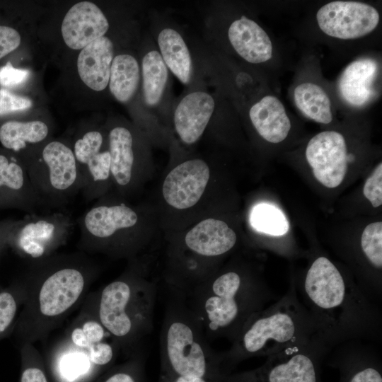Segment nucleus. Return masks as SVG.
<instances>
[{
	"mask_svg": "<svg viewBox=\"0 0 382 382\" xmlns=\"http://www.w3.org/2000/svg\"><path fill=\"white\" fill-rule=\"evenodd\" d=\"M104 145L103 133L88 129L71 147L82 179L81 194L88 202L104 196L112 183L110 154Z\"/></svg>",
	"mask_w": 382,
	"mask_h": 382,
	"instance_id": "12",
	"label": "nucleus"
},
{
	"mask_svg": "<svg viewBox=\"0 0 382 382\" xmlns=\"http://www.w3.org/2000/svg\"><path fill=\"white\" fill-rule=\"evenodd\" d=\"M114 46L108 37H99L82 50L77 58L81 80L91 90L101 91L108 86Z\"/></svg>",
	"mask_w": 382,
	"mask_h": 382,
	"instance_id": "21",
	"label": "nucleus"
},
{
	"mask_svg": "<svg viewBox=\"0 0 382 382\" xmlns=\"http://www.w3.org/2000/svg\"><path fill=\"white\" fill-rule=\"evenodd\" d=\"M340 382H382L381 366L374 354L366 349L349 347L335 360Z\"/></svg>",
	"mask_w": 382,
	"mask_h": 382,
	"instance_id": "26",
	"label": "nucleus"
},
{
	"mask_svg": "<svg viewBox=\"0 0 382 382\" xmlns=\"http://www.w3.org/2000/svg\"><path fill=\"white\" fill-rule=\"evenodd\" d=\"M139 223L134 208L103 196L76 219L80 232L77 248L88 255L132 256L137 249L136 238L132 233H135Z\"/></svg>",
	"mask_w": 382,
	"mask_h": 382,
	"instance_id": "8",
	"label": "nucleus"
},
{
	"mask_svg": "<svg viewBox=\"0 0 382 382\" xmlns=\"http://www.w3.org/2000/svg\"><path fill=\"white\" fill-rule=\"evenodd\" d=\"M158 45L167 68L183 83H189L192 71V58L181 35L173 28H164L158 35Z\"/></svg>",
	"mask_w": 382,
	"mask_h": 382,
	"instance_id": "27",
	"label": "nucleus"
},
{
	"mask_svg": "<svg viewBox=\"0 0 382 382\" xmlns=\"http://www.w3.org/2000/svg\"><path fill=\"white\" fill-rule=\"evenodd\" d=\"M300 295L317 335L330 348L353 339L381 338L380 310L328 257L313 259Z\"/></svg>",
	"mask_w": 382,
	"mask_h": 382,
	"instance_id": "2",
	"label": "nucleus"
},
{
	"mask_svg": "<svg viewBox=\"0 0 382 382\" xmlns=\"http://www.w3.org/2000/svg\"><path fill=\"white\" fill-rule=\"evenodd\" d=\"M330 349L316 337L267 357L257 368L231 373L224 382H320V363Z\"/></svg>",
	"mask_w": 382,
	"mask_h": 382,
	"instance_id": "10",
	"label": "nucleus"
},
{
	"mask_svg": "<svg viewBox=\"0 0 382 382\" xmlns=\"http://www.w3.org/2000/svg\"><path fill=\"white\" fill-rule=\"evenodd\" d=\"M316 337H319L313 322L292 282L282 297L247 320L231 348L221 353L223 366L230 374L246 359L267 357Z\"/></svg>",
	"mask_w": 382,
	"mask_h": 382,
	"instance_id": "4",
	"label": "nucleus"
},
{
	"mask_svg": "<svg viewBox=\"0 0 382 382\" xmlns=\"http://www.w3.org/2000/svg\"><path fill=\"white\" fill-rule=\"evenodd\" d=\"M378 66L371 59H357L350 63L342 73L338 89L348 104L361 107L367 103L374 94V82Z\"/></svg>",
	"mask_w": 382,
	"mask_h": 382,
	"instance_id": "24",
	"label": "nucleus"
},
{
	"mask_svg": "<svg viewBox=\"0 0 382 382\" xmlns=\"http://www.w3.org/2000/svg\"><path fill=\"white\" fill-rule=\"evenodd\" d=\"M213 97L204 91L186 95L174 112V125L180 139L187 144L195 143L204 133L214 112Z\"/></svg>",
	"mask_w": 382,
	"mask_h": 382,
	"instance_id": "18",
	"label": "nucleus"
},
{
	"mask_svg": "<svg viewBox=\"0 0 382 382\" xmlns=\"http://www.w3.org/2000/svg\"><path fill=\"white\" fill-rule=\"evenodd\" d=\"M161 374L222 380L225 371L221 354L208 345L201 326L183 302L170 304L160 337Z\"/></svg>",
	"mask_w": 382,
	"mask_h": 382,
	"instance_id": "7",
	"label": "nucleus"
},
{
	"mask_svg": "<svg viewBox=\"0 0 382 382\" xmlns=\"http://www.w3.org/2000/svg\"><path fill=\"white\" fill-rule=\"evenodd\" d=\"M98 273L93 259L80 250L30 260L21 277L24 303L11 333L18 345L46 340L83 302Z\"/></svg>",
	"mask_w": 382,
	"mask_h": 382,
	"instance_id": "1",
	"label": "nucleus"
},
{
	"mask_svg": "<svg viewBox=\"0 0 382 382\" xmlns=\"http://www.w3.org/2000/svg\"><path fill=\"white\" fill-rule=\"evenodd\" d=\"M79 314L44 358L52 382H96L115 364L120 349L87 295Z\"/></svg>",
	"mask_w": 382,
	"mask_h": 382,
	"instance_id": "5",
	"label": "nucleus"
},
{
	"mask_svg": "<svg viewBox=\"0 0 382 382\" xmlns=\"http://www.w3.org/2000/svg\"><path fill=\"white\" fill-rule=\"evenodd\" d=\"M347 149L343 135L335 131L313 137L306 149V158L315 178L328 188L342 184L347 170Z\"/></svg>",
	"mask_w": 382,
	"mask_h": 382,
	"instance_id": "14",
	"label": "nucleus"
},
{
	"mask_svg": "<svg viewBox=\"0 0 382 382\" xmlns=\"http://www.w3.org/2000/svg\"><path fill=\"white\" fill-rule=\"evenodd\" d=\"M21 43V36L14 28L0 24V59L16 50Z\"/></svg>",
	"mask_w": 382,
	"mask_h": 382,
	"instance_id": "39",
	"label": "nucleus"
},
{
	"mask_svg": "<svg viewBox=\"0 0 382 382\" xmlns=\"http://www.w3.org/2000/svg\"><path fill=\"white\" fill-rule=\"evenodd\" d=\"M144 100L153 107L161 100L168 79V70L159 52L151 50L141 62Z\"/></svg>",
	"mask_w": 382,
	"mask_h": 382,
	"instance_id": "29",
	"label": "nucleus"
},
{
	"mask_svg": "<svg viewBox=\"0 0 382 382\" xmlns=\"http://www.w3.org/2000/svg\"><path fill=\"white\" fill-rule=\"evenodd\" d=\"M250 221L257 231L273 236H282L289 230V223L284 214L269 204L255 206L250 214Z\"/></svg>",
	"mask_w": 382,
	"mask_h": 382,
	"instance_id": "32",
	"label": "nucleus"
},
{
	"mask_svg": "<svg viewBox=\"0 0 382 382\" xmlns=\"http://www.w3.org/2000/svg\"><path fill=\"white\" fill-rule=\"evenodd\" d=\"M17 221L12 219L0 221V253L5 248L9 247L11 233Z\"/></svg>",
	"mask_w": 382,
	"mask_h": 382,
	"instance_id": "40",
	"label": "nucleus"
},
{
	"mask_svg": "<svg viewBox=\"0 0 382 382\" xmlns=\"http://www.w3.org/2000/svg\"><path fill=\"white\" fill-rule=\"evenodd\" d=\"M96 316L127 357L140 352L151 332L156 289L154 284L129 270L89 294Z\"/></svg>",
	"mask_w": 382,
	"mask_h": 382,
	"instance_id": "6",
	"label": "nucleus"
},
{
	"mask_svg": "<svg viewBox=\"0 0 382 382\" xmlns=\"http://www.w3.org/2000/svg\"><path fill=\"white\" fill-rule=\"evenodd\" d=\"M224 379L212 380L194 376H170L160 374L158 382H224Z\"/></svg>",
	"mask_w": 382,
	"mask_h": 382,
	"instance_id": "41",
	"label": "nucleus"
},
{
	"mask_svg": "<svg viewBox=\"0 0 382 382\" xmlns=\"http://www.w3.org/2000/svg\"><path fill=\"white\" fill-rule=\"evenodd\" d=\"M30 75L29 70L17 68L7 62L0 66V88L13 91L25 83Z\"/></svg>",
	"mask_w": 382,
	"mask_h": 382,
	"instance_id": "37",
	"label": "nucleus"
},
{
	"mask_svg": "<svg viewBox=\"0 0 382 382\" xmlns=\"http://www.w3.org/2000/svg\"><path fill=\"white\" fill-rule=\"evenodd\" d=\"M49 134L48 125L41 120H7L0 124L2 148L16 154L24 164L47 141Z\"/></svg>",
	"mask_w": 382,
	"mask_h": 382,
	"instance_id": "20",
	"label": "nucleus"
},
{
	"mask_svg": "<svg viewBox=\"0 0 382 382\" xmlns=\"http://www.w3.org/2000/svg\"><path fill=\"white\" fill-rule=\"evenodd\" d=\"M25 296L22 278L0 291V340L12 333Z\"/></svg>",
	"mask_w": 382,
	"mask_h": 382,
	"instance_id": "31",
	"label": "nucleus"
},
{
	"mask_svg": "<svg viewBox=\"0 0 382 382\" xmlns=\"http://www.w3.org/2000/svg\"><path fill=\"white\" fill-rule=\"evenodd\" d=\"M294 98L297 108L307 117L322 124L332 122L330 100L320 86L310 82L301 83L294 89Z\"/></svg>",
	"mask_w": 382,
	"mask_h": 382,
	"instance_id": "30",
	"label": "nucleus"
},
{
	"mask_svg": "<svg viewBox=\"0 0 382 382\" xmlns=\"http://www.w3.org/2000/svg\"><path fill=\"white\" fill-rule=\"evenodd\" d=\"M33 106L32 100L13 91L0 88V118L23 112Z\"/></svg>",
	"mask_w": 382,
	"mask_h": 382,
	"instance_id": "36",
	"label": "nucleus"
},
{
	"mask_svg": "<svg viewBox=\"0 0 382 382\" xmlns=\"http://www.w3.org/2000/svg\"><path fill=\"white\" fill-rule=\"evenodd\" d=\"M74 226L72 217L64 211L28 214L17 221L9 247L30 260L45 258L66 243Z\"/></svg>",
	"mask_w": 382,
	"mask_h": 382,
	"instance_id": "11",
	"label": "nucleus"
},
{
	"mask_svg": "<svg viewBox=\"0 0 382 382\" xmlns=\"http://www.w3.org/2000/svg\"><path fill=\"white\" fill-rule=\"evenodd\" d=\"M42 207L44 204L24 163L16 154L0 149V209H18L30 214Z\"/></svg>",
	"mask_w": 382,
	"mask_h": 382,
	"instance_id": "15",
	"label": "nucleus"
},
{
	"mask_svg": "<svg viewBox=\"0 0 382 382\" xmlns=\"http://www.w3.org/2000/svg\"><path fill=\"white\" fill-rule=\"evenodd\" d=\"M190 309L207 338L231 342L247 320L274 298L260 280L235 269L203 281L188 294Z\"/></svg>",
	"mask_w": 382,
	"mask_h": 382,
	"instance_id": "3",
	"label": "nucleus"
},
{
	"mask_svg": "<svg viewBox=\"0 0 382 382\" xmlns=\"http://www.w3.org/2000/svg\"><path fill=\"white\" fill-rule=\"evenodd\" d=\"M19 347L21 374L18 382H52L44 358L35 344L24 343Z\"/></svg>",
	"mask_w": 382,
	"mask_h": 382,
	"instance_id": "33",
	"label": "nucleus"
},
{
	"mask_svg": "<svg viewBox=\"0 0 382 382\" xmlns=\"http://www.w3.org/2000/svg\"><path fill=\"white\" fill-rule=\"evenodd\" d=\"M228 37L235 51L250 63H263L272 57V45L267 33L245 16L230 25Z\"/></svg>",
	"mask_w": 382,
	"mask_h": 382,
	"instance_id": "22",
	"label": "nucleus"
},
{
	"mask_svg": "<svg viewBox=\"0 0 382 382\" xmlns=\"http://www.w3.org/2000/svg\"><path fill=\"white\" fill-rule=\"evenodd\" d=\"M108 29V21L96 4L80 1L65 14L61 33L64 42L69 48L81 50L95 40L105 36Z\"/></svg>",
	"mask_w": 382,
	"mask_h": 382,
	"instance_id": "17",
	"label": "nucleus"
},
{
	"mask_svg": "<svg viewBox=\"0 0 382 382\" xmlns=\"http://www.w3.org/2000/svg\"><path fill=\"white\" fill-rule=\"evenodd\" d=\"M209 177V167L204 160L184 161L167 174L162 186L163 197L174 209L192 207L204 194Z\"/></svg>",
	"mask_w": 382,
	"mask_h": 382,
	"instance_id": "16",
	"label": "nucleus"
},
{
	"mask_svg": "<svg viewBox=\"0 0 382 382\" xmlns=\"http://www.w3.org/2000/svg\"><path fill=\"white\" fill-rule=\"evenodd\" d=\"M364 197L374 207L382 204V163H380L368 177L363 187Z\"/></svg>",
	"mask_w": 382,
	"mask_h": 382,
	"instance_id": "38",
	"label": "nucleus"
},
{
	"mask_svg": "<svg viewBox=\"0 0 382 382\" xmlns=\"http://www.w3.org/2000/svg\"><path fill=\"white\" fill-rule=\"evenodd\" d=\"M237 242L236 232L219 219L209 218L193 226L185 236V244L194 254L214 258L231 251Z\"/></svg>",
	"mask_w": 382,
	"mask_h": 382,
	"instance_id": "19",
	"label": "nucleus"
},
{
	"mask_svg": "<svg viewBox=\"0 0 382 382\" xmlns=\"http://www.w3.org/2000/svg\"><path fill=\"white\" fill-rule=\"evenodd\" d=\"M139 81L140 69L135 57L129 54L114 57L108 86L111 94L118 102L129 101L137 92Z\"/></svg>",
	"mask_w": 382,
	"mask_h": 382,
	"instance_id": "28",
	"label": "nucleus"
},
{
	"mask_svg": "<svg viewBox=\"0 0 382 382\" xmlns=\"http://www.w3.org/2000/svg\"><path fill=\"white\" fill-rule=\"evenodd\" d=\"M360 248L364 258L374 271L381 272L382 268V222L368 224L360 238Z\"/></svg>",
	"mask_w": 382,
	"mask_h": 382,
	"instance_id": "35",
	"label": "nucleus"
},
{
	"mask_svg": "<svg viewBox=\"0 0 382 382\" xmlns=\"http://www.w3.org/2000/svg\"><path fill=\"white\" fill-rule=\"evenodd\" d=\"M25 165L46 208L62 209L82 190V179L72 148L64 141H47Z\"/></svg>",
	"mask_w": 382,
	"mask_h": 382,
	"instance_id": "9",
	"label": "nucleus"
},
{
	"mask_svg": "<svg viewBox=\"0 0 382 382\" xmlns=\"http://www.w3.org/2000/svg\"><path fill=\"white\" fill-rule=\"evenodd\" d=\"M320 30L343 40L363 37L379 23V13L372 6L359 1H335L323 6L316 13Z\"/></svg>",
	"mask_w": 382,
	"mask_h": 382,
	"instance_id": "13",
	"label": "nucleus"
},
{
	"mask_svg": "<svg viewBox=\"0 0 382 382\" xmlns=\"http://www.w3.org/2000/svg\"><path fill=\"white\" fill-rule=\"evenodd\" d=\"M96 382H145V360L138 352L119 364H114Z\"/></svg>",
	"mask_w": 382,
	"mask_h": 382,
	"instance_id": "34",
	"label": "nucleus"
},
{
	"mask_svg": "<svg viewBox=\"0 0 382 382\" xmlns=\"http://www.w3.org/2000/svg\"><path fill=\"white\" fill-rule=\"evenodd\" d=\"M112 182L121 191L129 190L135 181L136 158L132 132L124 126L112 127L108 134Z\"/></svg>",
	"mask_w": 382,
	"mask_h": 382,
	"instance_id": "23",
	"label": "nucleus"
},
{
	"mask_svg": "<svg viewBox=\"0 0 382 382\" xmlns=\"http://www.w3.org/2000/svg\"><path fill=\"white\" fill-rule=\"evenodd\" d=\"M249 117L257 133L270 143L284 140L291 129L283 104L273 96H266L255 103L249 110Z\"/></svg>",
	"mask_w": 382,
	"mask_h": 382,
	"instance_id": "25",
	"label": "nucleus"
}]
</instances>
